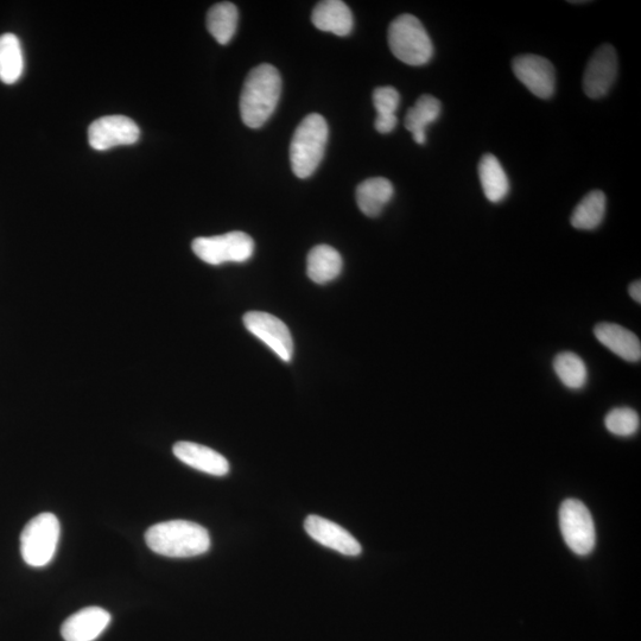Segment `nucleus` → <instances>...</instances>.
Here are the masks:
<instances>
[{
	"mask_svg": "<svg viewBox=\"0 0 641 641\" xmlns=\"http://www.w3.org/2000/svg\"><path fill=\"white\" fill-rule=\"evenodd\" d=\"M282 93V78L271 65L253 68L244 82L240 97L241 119L251 129H259L274 114Z\"/></svg>",
	"mask_w": 641,
	"mask_h": 641,
	"instance_id": "1",
	"label": "nucleus"
},
{
	"mask_svg": "<svg viewBox=\"0 0 641 641\" xmlns=\"http://www.w3.org/2000/svg\"><path fill=\"white\" fill-rule=\"evenodd\" d=\"M145 542L155 554L171 558H189L206 554L211 537L203 526L188 520H170L151 526Z\"/></svg>",
	"mask_w": 641,
	"mask_h": 641,
	"instance_id": "2",
	"label": "nucleus"
},
{
	"mask_svg": "<svg viewBox=\"0 0 641 641\" xmlns=\"http://www.w3.org/2000/svg\"><path fill=\"white\" fill-rule=\"evenodd\" d=\"M328 125L320 114H309L294 133L290 145V162L294 174L307 179L323 160L328 142Z\"/></svg>",
	"mask_w": 641,
	"mask_h": 641,
	"instance_id": "3",
	"label": "nucleus"
},
{
	"mask_svg": "<svg viewBox=\"0 0 641 641\" xmlns=\"http://www.w3.org/2000/svg\"><path fill=\"white\" fill-rule=\"evenodd\" d=\"M389 46L399 61L409 66H424L433 59L434 46L420 19L405 14L390 24Z\"/></svg>",
	"mask_w": 641,
	"mask_h": 641,
	"instance_id": "4",
	"label": "nucleus"
},
{
	"mask_svg": "<svg viewBox=\"0 0 641 641\" xmlns=\"http://www.w3.org/2000/svg\"><path fill=\"white\" fill-rule=\"evenodd\" d=\"M60 522L53 513L38 514L21 535V554L30 567L42 568L52 562L60 541Z\"/></svg>",
	"mask_w": 641,
	"mask_h": 641,
	"instance_id": "5",
	"label": "nucleus"
},
{
	"mask_svg": "<svg viewBox=\"0 0 641 641\" xmlns=\"http://www.w3.org/2000/svg\"><path fill=\"white\" fill-rule=\"evenodd\" d=\"M192 249L202 262L209 265L244 263L253 256L255 241L249 234L237 231L195 239Z\"/></svg>",
	"mask_w": 641,
	"mask_h": 641,
	"instance_id": "6",
	"label": "nucleus"
},
{
	"mask_svg": "<svg viewBox=\"0 0 641 641\" xmlns=\"http://www.w3.org/2000/svg\"><path fill=\"white\" fill-rule=\"evenodd\" d=\"M560 528L568 548L579 556H587L595 548L594 519L580 500L567 499L560 509Z\"/></svg>",
	"mask_w": 641,
	"mask_h": 641,
	"instance_id": "7",
	"label": "nucleus"
},
{
	"mask_svg": "<svg viewBox=\"0 0 641 641\" xmlns=\"http://www.w3.org/2000/svg\"><path fill=\"white\" fill-rule=\"evenodd\" d=\"M247 330L264 342L285 363H290L294 357V341L287 325L278 317L263 313L250 312L244 316Z\"/></svg>",
	"mask_w": 641,
	"mask_h": 641,
	"instance_id": "8",
	"label": "nucleus"
},
{
	"mask_svg": "<svg viewBox=\"0 0 641 641\" xmlns=\"http://www.w3.org/2000/svg\"><path fill=\"white\" fill-rule=\"evenodd\" d=\"M139 136H141V130L138 125L125 116L101 117L88 129V142L94 150L98 151L135 144Z\"/></svg>",
	"mask_w": 641,
	"mask_h": 641,
	"instance_id": "9",
	"label": "nucleus"
},
{
	"mask_svg": "<svg viewBox=\"0 0 641 641\" xmlns=\"http://www.w3.org/2000/svg\"><path fill=\"white\" fill-rule=\"evenodd\" d=\"M618 75V56L611 44H604L588 62L583 75V91L587 97L601 99L611 90Z\"/></svg>",
	"mask_w": 641,
	"mask_h": 641,
	"instance_id": "10",
	"label": "nucleus"
},
{
	"mask_svg": "<svg viewBox=\"0 0 641 641\" xmlns=\"http://www.w3.org/2000/svg\"><path fill=\"white\" fill-rule=\"evenodd\" d=\"M517 79L539 99H549L556 86L555 68L551 62L538 55H522L512 62Z\"/></svg>",
	"mask_w": 641,
	"mask_h": 641,
	"instance_id": "11",
	"label": "nucleus"
},
{
	"mask_svg": "<svg viewBox=\"0 0 641 641\" xmlns=\"http://www.w3.org/2000/svg\"><path fill=\"white\" fill-rule=\"evenodd\" d=\"M304 529L314 541L342 555L355 557L363 551L357 538H354L351 533L320 516H309L304 522Z\"/></svg>",
	"mask_w": 641,
	"mask_h": 641,
	"instance_id": "12",
	"label": "nucleus"
},
{
	"mask_svg": "<svg viewBox=\"0 0 641 641\" xmlns=\"http://www.w3.org/2000/svg\"><path fill=\"white\" fill-rule=\"evenodd\" d=\"M111 623V614L100 607H87L69 617L61 628L66 641H94Z\"/></svg>",
	"mask_w": 641,
	"mask_h": 641,
	"instance_id": "13",
	"label": "nucleus"
},
{
	"mask_svg": "<svg viewBox=\"0 0 641 641\" xmlns=\"http://www.w3.org/2000/svg\"><path fill=\"white\" fill-rule=\"evenodd\" d=\"M174 455L184 465L202 473L225 477L230 472V463L218 452L193 442H177L173 448Z\"/></svg>",
	"mask_w": 641,
	"mask_h": 641,
	"instance_id": "14",
	"label": "nucleus"
},
{
	"mask_svg": "<svg viewBox=\"0 0 641 641\" xmlns=\"http://www.w3.org/2000/svg\"><path fill=\"white\" fill-rule=\"evenodd\" d=\"M595 338L609 351L628 363H639L641 344L638 336L615 323H600L594 328Z\"/></svg>",
	"mask_w": 641,
	"mask_h": 641,
	"instance_id": "15",
	"label": "nucleus"
},
{
	"mask_svg": "<svg viewBox=\"0 0 641 641\" xmlns=\"http://www.w3.org/2000/svg\"><path fill=\"white\" fill-rule=\"evenodd\" d=\"M312 21L317 29L338 36L351 34L354 23L351 9L341 0H325L317 4Z\"/></svg>",
	"mask_w": 641,
	"mask_h": 641,
	"instance_id": "16",
	"label": "nucleus"
},
{
	"mask_svg": "<svg viewBox=\"0 0 641 641\" xmlns=\"http://www.w3.org/2000/svg\"><path fill=\"white\" fill-rule=\"evenodd\" d=\"M395 194L392 183L384 177H372L357 188V203L360 211L367 217L376 218Z\"/></svg>",
	"mask_w": 641,
	"mask_h": 641,
	"instance_id": "17",
	"label": "nucleus"
},
{
	"mask_svg": "<svg viewBox=\"0 0 641 641\" xmlns=\"http://www.w3.org/2000/svg\"><path fill=\"white\" fill-rule=\"evenodd\" d=\"M342 271V258L332 246H315L307 258V274L316 284H327L338 278Z\"/></svg>",
	"mask_w": 641,
	"mask_h": 641,
	"instance_id": "18",
	"label": "nucleus"
},
{
	"mask_svg": "<svg viewBox=\"0 0 641 641\" xmlns=\"http://www.w3.org/2000/svg\"><path fill=\"white\" fill-rule=\"evenodd\" d=\"M479 179L488 201L499 203L510 193V181L503 165L494 155L482 156L479 163Z\"/></svg>",
	"mask_w": 641,
	"mask_h": 641,
	"instance_id": "19",
	"label": "nucleus"
},
{
	"mask_svg": "<svg viewBox=\"0 0 641 641\" xmlns=\"http://www.w3.org/2000/svg\"><path fill=\"white\" fill-rule=\"evenodd\" d=\"M441 110L440 100L433 97V95L425 94L406 113L405 128L412 133L417 144L423 145L427 142L425 131H427L430 124L439 119Z\"/></svg>",
	"mask_w": 641,
	"mask_h": 641,
	"instance_id": "20",
	"label": "nucleus"
},
{
	"mask_svg": "<svg viewBox=\"0 0 641 641\" xmlns=\"http://www.w3.org/2000/svg\"><path fill=\"white\" fill-rule=\"evenodd\" d=\"M607 208V199L604 192L594 190L582 199L571 215V225L577 230L593 231L604 221Z\"/></svg>",
	"mask_w": 641,
	"mask_h": 641,
	"instance_id": "21",
	"label": "nucleus"
},
{
	"mask_svg": "<svg viewBox=\"0 0 641 641\" xmlns=\"http://www.w3.org/2000/svg\"><path fill=\"white\" fill-rule=\"evenodd\" d=\"M24 71V56L18 37L14 34L0 36V81L14 85Z\"/></svg>",
	"mask_w": 641,
	"mask_h": 641,
	"instance_id": "22",
	"label": "nucleus"
},
{
	"mask_svg": "<svg viewBox=\"0 0 641 641\" xmlns=\"http://www.w3.org/2000/svg\"><path fill=\"white\" fill-rule=\"evenodd\" d=\"M237 6L230 3H218L208 11L207 29L220 44L230 43L237 31Z\"/></svg>",
	"mask_w": 641,
	"mask_h": 641,
	"instance_id": "23",
	"label": "nucleus"
},
{
	"mask_svg": "<svg viewBox=\"0 0 641 641\" xmlns=\"http://www.w3.org/2000/svg\"><path fill=\"white\" fill-rule=\"evenodd\" d=\"M554 371L562 384L570 390L579 391L588 383V368L579 355L563 352L554 359Z\"/></svg>",
	"mask_w": 641,
	"mask_h": 641,
	"instance_id": "24",
	"label": "nucleus"
},
{
	"mask_svg": "<svg viewBox=\"0 0 641 641\" xmlns=\"http://www.w3.org/2000/svg\"><path fill=\"white\" fill-rule=\"evenodd\" d=\"M605 425L609 433L615 436H633L639 431L640 417L636 410L623 406V408H615L608 412Z\"/></svg>",
	"mask_w": 641,
	"mask_h": 641,
	"instance_id": "25",
	"label": "nucleus"
},
{
	"mask_svg": "<svg viewBox=\"0 0 641 641\" xmlns=\"http://www.w3.org/2000/svg\"><path fill=\"white\" fill-rule=\"evenodd\" d=\"M401 103V95L396 88L386 86L378 87L373 92V105L378 113L377 117L396 116V112Z\"/></svg>",
	"mask_w": 641,
	"mask_h": 641,
	"instance_id": "26",
	"label": "nucleus"
},
{
	"mask_svg": "<svg viewBox=\"0 0 641 641\" xmlns=\"http://www.w3.org/2000/svg\"><path fill=\"white\" fill-rule=\"evenodd\" d=\"M397 124H398L397 116L377 117L376 122H374V126H376V130L379 133H383V135H386V133H390L393 130H395Z\"/></svg>",
	"mask_w": 641,
	"mask_h": 641,
	"instance_id": "27",
	"label": "nucleus"
},
{
	"mask_svg": "<svg viewBox=\"0 0 641 641\" xmlns=\"http://www.w3.org/2000/svg\"><path fill=\"white\" fill-rule=\"evenodd\" d=\"M630 295L634 301L641 303V283L640 281L633 282L630 287Z\"/></svg>",
	"mask_w": 641,
	"mask_h": 641,
	"instance_id": "28",
	"label": "nucleus"
}]
</instances>
